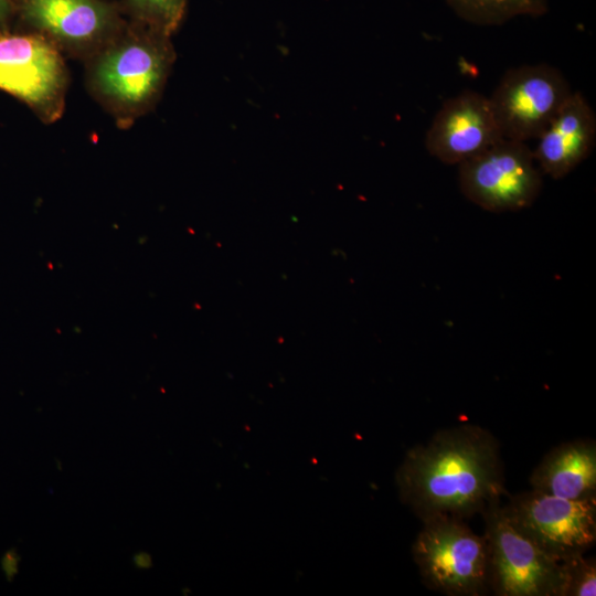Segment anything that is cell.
I'll use <instances>...</instances> for the list:
<instances>
[{"label": "cell", "instance_id": "5b68a950", "mask_svg": "<svg viewBox=\"0 0 596 596\" xmlns=\"http://www.w3.org/2000/svg\"><path fill=\"white\" fill-rule=\"evenodd\" d=\"M481 515L490 590L498 596H562L563 561L520 533L500 503L490 505Z\"/></svg>", "mask_w": 596, "mask_h": 596}, {"label": "cell", "instance_id": "277c9868", "mask_svg": "<svg viewBox=\"0 0 596 596\" xmlns=\"http://www.w3.org/2000/svg\"><path fill=\"white\" fill-rule=\"evenodd\" d=\"M68 71L61 51L44 36L0 32V89L24 103L44 124L65 109Z\"/></svg>", "mask_w": 596, "mask_h": 596}, {"label": "cell", "instance_id": "e0dca14e", "mask_svg": "<svg viewBox=\"0 0 596 596\" xmlns=\"http://www.w3.org/2000/svg\"><path fill=\"white\" fill-rule=\"evenodd\" d=\"M135 563L138 567H148L150 565V557L146 554H138L135 556Z\"/></svg>", "mask_w": 596, "mask_h": 596}, {"label": "cell", "instance_id": "52a82bcc", "mask_svg": "<svg viewBox=\"0 0 596 596\" xmlns=\"http://www.w3.org/2000/svg\"><path fill=\"white\" fill-rule=\"evenodd\" d=\"M14 18L24 31L38 33L62 54L84 61L127 21L116 0H14Z\"/></svg>", "mask_w": 596, "mask_h": 596}, {"label": "cell", "instance_id": "7c38bea8", "mask_svg": "<svg viewBox=\"0 0 596 596\" xmlns=\"http://www.w3.org/2000/svg\"><path fill=\"white\" fill-rule=\"evenodd\" d=\"M531 489L555 497L596 498V444L592 439L563 443L550 450L530 476Z\"/></svg>", "mask_w": 596, "mask_h": 596}, {"label": "cell", "instance_id": "3957f363", "mask_svg": "<svg viewBox=\"0 0 596 596\" xmlns=\"http://www.w3.org/2000/svg\"><path fill=\"white\" fill-rule=\"evenodd\" d=\"M412 554L423 583L448 596H479L489 588L488 545L461 519L433 515L422 520Z\"/></svg>", "mask_w": 596, "mask_h": 596}, {"label": "cell", "instance_id": "5bb4252c", "mask_svg": "<svg viewBox=\"0 0 596 596\" xmlns=\"http://www.w3.org/2000/svg\"><path fill=\"white\" fill-rule=\"evenodd\" d=\"M124 15L171 36L180 26L188 0H119Z\"/></svg>", "mask_w": 596, "mask_h": 596}, {"label": "cell", "instance_id": "9c48e42d", "mask_svg": "<svg viewBox=\"0 0 596 596\" xmlns=\"http://www.w3.org/2000/svg\"><path fill=\"white\" fill-rule=\"evenodd\" d=\"M573 93L563 73L547 64L508 70L489 97L503 138L536 139Z\"/></svg>", "mask_w": 596, "mask_h": 596}, {"label": "cell", "instance_id": "9a60e30c", "mask_svg": "<svg viewBox=\"0 0 596 596\" xmlns=\"http://www.w3.org/2000/svg\"><path fill=\"white\" fill-rule=\"evenodd\" d=\"M564 585L562 596L596 595L595 557L586 558L584 554L563 560Z\"/></svg>", "mask_w": 596, "mask_h": 596}, {"label": "cell", "instance_id": "8fae6325", "mask_svg": "<svg viewBox=\"0 0 596 596\" xmlns=\"http://www.w3.org/2000/svg\"><path fill=\"white\" fill-rule=\"evenodd\" d=\"M533 151L542 173L561 179L592 152L596 140V115L579 92H573L536 138Z\"/></svg>", "mask_w": 596, "mask_h": 596}, {"label": "cell", "instance_id": "7a4b0ae2", "mask_svg": "<svg viewBox=\"0 0 596 596\" xmlns=\"http://www.w3.org/2000/svg\"><path fill=\"white\" fill-rule=\"evenodd\" d=\"M170 38L127 19L85 60L87 89L120 129L130 128L159 100L175 60Z\"/></svg>", "mask_w": 596, "mask_h": 596}, {"label": "cell", "instance_id": "30bf717a", "mask_svg": "<svg viewBox=\"0 0 596 596\" xmlns=\"http://www.w3.org/2000/svg\"><path fill=\"white\" fill-rule=\"evenodd\" d=\"M489 97L466 91L447 99L425 137L430 156L446 164H460L502 139Z\"/></svg>", "mask_w": 596, "mask_h": 596}, {"label": "cell", "instance_id": "6da1fadb", "mask_svg": "<svg viewBox=\"0 0 596 596\" xmlns=\"http://www.w3.org/2000/svg\"><path fill=\"white\" fill-rule=\"evenodd\" d=\"M396 482L403 502L421 520L433 515L464 520L507 494L499 443L472 424L440 429L411 448Z\"/></svg>", "mask_w": 596, "mask_h": 596}, {"label": "cell", "instance_id": "2e32d148", "mask_svg": "<svg viewBox=\"0 0 596 596\" xmlns=\"http://www.w3.org/2000/svg\"><path fill=\"white\" fill-rule=\"evenodd\" d=\"M14 19V0H0V32L10 30Z\"/></svg>", "mask_w": 596, "mask_h": 596}, {"label": "cell", "instance_id": "4fadbf2b", "mask_svg": "<svg viewBox=\"0 0 596 596\" xmlns=\"http://www.w3.org/2000/svg\"><path fill=\"white\" fill-rule=\"evenodd\" d=\"M454 12L478 25H498L521 15L546 12L547 0H446Z\"/></svg>", "mask_w": 596, "mask_h": 596}, {"label": "cell", "instance_id": "8992f818", "mask_svg": "<svg viewBox=\"0 0 596 596\" xmlns=\"http://www.w3.org/2000/svg\"><path fill=\"white\" fill-rule=\"evenodd\" d=\"M458 180L469 201L493 213L531 206L543 184L532 149L507 138L460 163Z\"/></svg>", "mask_w": 596, "mask_h": 596}, {"label": "cell", "instance_id": "ba28073f", "mask_svg": "<svg viewBox=\"0 0 596 596\" xmlns=\"http://www.w3.org/2000/svg\"><path fill=\"white\" fill-rule=\"evenodd\" d=\"M510 523L555 558L585 554L596 542V498L570 500L533 489L502 505Z\"/></svg>", "mask_w": 596, "mask_h": 596}]
</instances>
